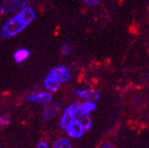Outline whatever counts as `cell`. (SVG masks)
I'll use <instances>...</instances> for the list:
<instances>
[{"mask_svg": "<svg viewBox=\"0 0 149 148\" xmlns=\"http://www.w3.org/2000/svg\"><path fill=\"white\" fill-rule=\"evenodd\" d=\"M36 14L31 7L22 9L17 16L12 17L4 25L1 30L2 38H8L23 31L24 29L35 19Z\"/></svg>", "mask_w": 149, "mask_h": 148, "instance_id": "obj_1", "label": "cell"}, {"mask_svg": "<svg viewBox=\"0 0 149 148\" xmlns=\"http://www.w3.org/2000/svg\"><path fill=\"white\" fill-rule=\"evenodd\" d=\"M82 104L79 102L73 103L68 108L65 110V112L61 117L60 120V126L64 129H65L68 125L74 121L78 114H80V109H81Z\"/></svg>", "mask_w": 149, "mask_h": 148, "instance_id": "obj_2", "label": "cell"}, {"mask_svg": "<svg viewBox=\"0 0 149 148\" xmlns=\"http://www.w3.org/2000/svg\"><path fill=\"white\" fill-rule=\"evenodd\" d=\"M48 76L56 78L59 83H66L71 77V72L68 67L65 65H59L51 69Z\"/></svg>", "mask_w": 149, "mask_h": 148, "instance_id": "obj_3", "label": "cell"}, {"mask_svg": "<svg viewBox=\"0 0 149 148\" xmlns=\"http://www.w3.org/2000/svg\"><path fill=\"white\" fill-rule=\"evenodd\" d=\"M29 102H36L42 106H47L52 101V94L48 92H40L36 94H30L26 98Z\"/></svg>", "mask_w": 149, "mask_h": 148, "instance_id": "obj_4", "label": "cell"}, {"mask_svg": "<svg viewBox=\"0 0 149 148\" xmlns=\"http://www.w3.org/2000/svg\"><path fill=\"white\" fill-rule=\"evenodd\" d=\"M68 135L72 138H80L83 136L84 132L86 131L83 124H82L78 120H74L72 122L68 127L65 128Z\"/></svg>", "mask_w": 149, "mask_h": 148, "instance_id": "obj_5", "label": "cell"}, {"mask_svg": "<svg viewBox=\"0 0 149 148\" xmlns=\"http://www.w3.org/2000/svg\"><path fill=\"white\" fill-rule=\"evenodd\" d=\"M76 94L77 95V97L83 98V99H86L89 102L96 101V100H98L100 97V94L97 91L90 89V88L85 89V90H77Z\"/></svg>", "mask_w": 149, "mask_h": 148, "instance_id": "obj_6", "label": "cell"}, {"mask_svg": "<svg viewBox=\"0 0 149 148\" xmlns=\"http://www.w3.org/2000/svg\"><path fill=\"white\" fill-rule=\"evenodd\" d=\"M60 108H61V104H59V103H56L54 105L48 106L43 113V120L44 121L51 120L52 118L57 114V112L60 110Z\"/></svg>", "mask_w": 149, "mask_h": 148, "instance_id": "obj_7", "label": "cell"}, {"mask_svg": "<svg viewBox=\"0 0 149 148\" xmlns=\"http://www.w3.org/2000/svg\"><path fill=\"white\" fill-rule=\"evenodd\" d=\"M20 8L17 0H5L1 4V13L6 14Z\"/></svg>", "mask_w": 149, "mask_h": 148, "instance_id": "obj_8", "label": "cell"}, {"mask_svg": "<svg viewBox=\"0 0 149 148\" xmlns=\"http://www.w3.org/2000/svg\"><path fill=\"white\" fill-rule=\"evenodd\" d=\"M44 84H45V87L47 88V90L50 92L57 91L59 85H60V83H59L56 78L49 76H47V78L44 80Z\"/></svg>", "mask_w": 149, "mask_h": 148, "instance_id": "obj_9", "label": "cell"}, {"mask_svg": "<svg viewBox=\"0 0 149 148\" xmlns=\"http://www.w3.org/2000/svg\"><path fill=\"white\" fill-rule=\"evenodd\" d=\"M29 55H30V52H29L27 49L22 48V49H19V50L15 52L14 58H15V60H16L17 63H21V62L25 61L26 59H27Z\"/></svg>", "mask_w": 149, "mask_h": 148, "instance_id": "obj_10", "label": "cell"}, {"mask_svg": "<svg viewBox=\"0 0 149 148\" xmlns=\"http://www.w3.org/2000/svg\"><path fill=\"white\" fill-rule=\"evenodd\" d=\"M95 109H96V106L95 105L94 102L86 101L84 104H82L79 115H89L91 112L95 111Z\"/></svg>", "mask_w": 149, "mask_h": 148, "instance_id": "obj_11", "label": "cell"}, {"mask_svg": "<svg viewBox=\"0 0 149 148\" xmlns=\"http://www.w3.org/2000/svg\"><path fill=\"white\" fill-rule=\"evenodd\" d=\"M78 121L83 124V126L86 131H89L92 126V121L89 115H78Z\"/></svg>", "mask_w": 149, "mask_h": 148, "instance_id": "obj_12", "label": "cell"}, {"mask_svg": "<svg viewBox=\"0 0 149 148\" xmlns=\"http://www.w3.org/2000/svg\"><path fill=\"white\" fill-rule=\"evenodd\" d=\"M52 148H72L71 142L66 138H60L56 141Z\"/></svg>", "mask_w": 149, "mask_h": 148, "instance_id": "obj_13", "label": "cell"}, {"mask_svg": "<svg viewBox=\"0 0 149 148\" xmlns=\"http://www.w3.org/2000/svg\"><path fill=\"white\" fill-rule=\"evenodd\" d=\"M11 122V117L8 115H2L0 117V126L1 127H6Z\"/></svg>", "mask_w": 149, "mask_h": 148, "instance_id": "obj_14", "label": "cell"}, {"mask_svg": "<svg viewBox=\"0 0 149 148\" xmlns=\"http://www.w3.org/2000/svg\"><path fill=\"white\" fill-rule=\"evenodd\" d=\"M61 52L64 55H69L72 52V47L68 44H65V45H63L61 47Z\"/></svg>", "mask_w": 149, "mask_h": 148, "instance_id": "obj_15", "label": "cell"}, {"mask_svg": "<svg viewBox=\"0 0 149 148\" xmlns=\"http://www.w3.org/2000/svg\"><path fill=\"white\" fill-rule=\"evenodd\" d=\"M99 1H100V0H86V2L88 5H90V6H95V5L97 4Z\"/></svg>", "mask_w": 149, "mask_h": 148, "instance_id": "obj_16", "label": "cell"}, {"mask_svg": "<svg viewBox=\"0 0 149 148\" xmlns=\"http://www.w3.org/2000/svg\"><path fill=\"white\" fill-rule=\"evenodd\" d=\"M37 148H48V145L46 142H40L37 145Z\"/></svg>", "mask_w": 149, "mask_h": 148, "instance_id": "obj_17", "label": "cell"}, {"mask_svg": "<svg viewBox=\"0 0 149 148\" xmlns=\"http://www.w3.org/2000/svg\"><path fill=\"white\" fill-rule=\"evenodd\" d=\"M102 148H114V147H113V145H112L111 144L107 143V144H106V145H104Z\"/></svg>", "mask_w": 149, "mask_h": 148, "instance_id": "obj_18", "label": "cell"}]
</instances>
